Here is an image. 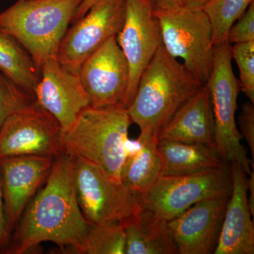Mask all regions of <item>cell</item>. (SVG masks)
Listing matches in <instances>:
<instances>
[{
	"instance_id": "obj_1",
	"label": "cell",
	"mask_w": 254,
	"mask_h": 254,
	"mask_svg": "<svg viewBox=\"0 0 254 254\" xmlns=\"http://www.w3.org/2000/svg\"><path fill=\"white\" fill-rule=\"evenodd\" d=\"M74 158L63 152L55 158L46 185L20 219L8 254H22L51 242L73 252L90 224L81 213L73 182Z\"/></svg>"
},
{
	"instance_id": "obj_2",
	"label": "cell",
	"mask_w": 254,
	"mask_h": 254,
	"mask_svg": "<svg viewBox=\"0 0 254 254\" xmlns=\"http://www.w3.org/2000/svg\"><path fill=\"white\" fill-rule=\"evenodd\" d=\"M204 86L162 46L142 73L127 108L141 133L156 135L177 110Z\"/></svg>"
},
{
	"instance_id": "obj_3",
	"label": "cell",
	"mask_w": 254,
	"mask_h": 254,
	"mask_svg": "<svg viewBox=\"0 0 254 254\" xmlns=\"http://www.w3.org/2000/svg\"><path fill=\"white\" fill-rule=\"evenodd\" d=\"M131 123L127 108L87 107L63 131V152L95 164L121 182Z\"/></svg>"
},
{
	"instance_id": "obj_4",
	"label": "cell",
	"mask_w": 254,
	"mask_h": 254,
	"mask_svg": "<svg viewBox=\"0 0 254 254\" xmlns=\"http://www.w3.org/2000/svg\"><path fill=\"white\" fill-rule=\"evenodd\" d=\"M83 0H18L0 12V31L13 37L41 69L57 57L60 43Z\"/></svg>"
},
{
	"instance_id": "obj_5",
	"label": "cell",
	"mask_w": 254,
	"mask_h": 254,
	"mask_svg": "<svg viewBox=\"0 0 254 254\" xmlns=\"http://www.w3.org/2000/svg\"><path fill=\"white\" fill-rule=\"evenodd\" d=\"M206 86L213 106L215 147L225 163H237L250 175L254 161L248 158L241 143L242 136L235 120L240 87L232 68L231 46L228 42L214 46L213 70Z\"/></svg>"
},
{
	"instance_id": "obj_6",
	"label": "cell",
	"mask_w": 254,
	"mask_h": 254,
	"mask_svg": "<svg viewBox=\"0 0 254 254\" xmlns=\"http://www.w3.org/2000/svg\"><path fill=\"white\" fill-rule=\"evenodd\" d=\"M161 28L163 46L197 79L208 83L214 61L213 30L203 9L177 6L155 11Z\"/></svg>"
},
{
	"instance_id": "obj_7",
	"label": "cell",
	"mask_w": 254,
	"mask_h": 254,
	"mask_svg": "<svg viewBox=\"0 0 254 254\" xmlns=\"http://www.w3.org/2000/svg\"><path fill=\"white\" fill-rule=\"evenodd\" d=\"M73 182L81 213L90 225H123L140 208L138 195L95 164L74 158Z\"/></svg>"
},
{
	"instance_id": "obj_8",
	"label": "cell",
	"mask_w": 254,
	"mask_h": 254,
	"mask_svg": "<svg viewBox=\"0 0 254 254\" xmlns=\"http://www.w3.org/2000/svg\"><path fill=\"white\" fill-rule=\"evenodd\" d=\"M232 177L228 165L193 175L160 176L138 195L142 208L168 221L198 202L230 195Z\"/></svg>"
},
{
	"instance_id": "obj_9",
	"label": "cell",
	"mask_w": 254,
	"mask_h": 254,
	"mask_svg": "<svg viewBox=\"0 0 254 254\" xmlns=\"http://www.w3.org/2000/svg\"><path fill=\"white\" fill-rule=\"evenodd\" d=\"M63 153L61 125L35 101L11 114L0 127V159L20 155L55 158Z\"/></svg>"
},
{
	"instance_id": "obj_10",
	"label": "cell",
	"mask_w": 254,
	"mask_h": 254,
	"mask_svg": "<svg viewBox=\"0 0 254 254\" xmlns=\"http://www.w3.org/2000/svg\"><path fill=\"white\" fill-rule=\"evenodd\" d=\"M126 0H99L85 16L68 28L57 53V59L71 72L78 73L90 55L123 27Z\"/></svg>"
},
{
	"instance_id": "obj_11",
	"label": "cell",
	"mask_w": 254,
	"mask_h": 254,
	"mask_svg": "<svg viewBox=\"0 0 254 254\" xmlns=\"http://www.w3.org/2000/svg\"><path fill=\"white\" fill-rule=\"evenodd\" d=\"M78 75L92 108L127 109L129 68L117 36L87 58Z\"/></svg>"
},
{
	"instance_id": "obj_12",
	"label": "cell",
	"mask_w": 254,
	"mask_h": 254,
	"mask_svg": "<svg viewBox=\"0 0 254 254\" xmlns=\"http://www.w3.org/2000/svg\"><path fill=\"white\" fill-rule=\"evenodd\" d=\"M117 40L129 68L128 107L142 73L163 46L160 22L150 0H126L125 21Z\"/></svg>"
},
{
	"instance_id": "obj_13",
	"label": "cell",
	"mask_w": 254,
	"mask_h": 254,
	"mask_svg": "<svg viewBox=\"0 0 254 254\" xmlns=\"http://www.w3.org/2000/svg\"><path fill=\"white\" fill-rule=\"evenodd\" d=\"M230 195L202 200L167 221L178 254H213Z\"/></svg>"
},
{
	"instance_id": "obj_14",
	"label": "cell",
	"mask_w": 254,
	"mask_h": 254,
	"mask_svg": "<svg viewBox=\"0 0 254 254\" xmlns=\"http://www.w3.org/2000/svg\"><path fill=\"white\" fill-rule=\"evenodd\" d=\"M34 101L58 120L63 131L90 106L78 73L64 67L57 57L49 58L42 65Z\"/></svg>"
},
{
	"instance_id": "obj_15",
	"label": "cell",
	"mask_w": 254,
	"mask_h": 254,
	"mask_svg": "<svg viewBox=\"0 0 254 254\" xmlns=\"http://www.w3.org/2000/svg\"><path fill=\"white\" fill-rule=\"evenodd\" d=\"M54 160L41 155H20L0 159L3 208L10 233L22 217L29 200L46 182Z\"/></svg>"
},
{
	"instance_id": "obj_16",
	"label": "cell",
	"mask_w": 254,
	"mask_h": 254,
	"mask_svg": "<svg viewBox=\"0 0 254 254\" xmlns=\"http://www.w3.org/2000/svg\"><path fill=\"white\" fill-rule=\"evenodd\" d=\"M229 166L232 191L213 254H254V225L248 203V177L237 163Z\"/></svg>"
},
{
	"instance_id": "obj_17",
	"label": "cell",
	"mask_w": 254,
	"mask_h": 254,
	"mask_svg": "<svg viewBox=\"0 0 254 254\" xmlns=\"http://www.w3.org/2000/svg\"><path fill=\"white\" fill-rule=\"evenodd\" d=\"M158 138L215 147L213 106L206 85L177 110L159 132Z\"/></svg>"
},
{
	"instance_id": "obj_18",
	"label": "cell",
	"mask_w": 254,
	"mask_h": 254,
	"mask_svg": "<svg viewBox=\"0 0 254 254\" xmlns=\"http://www.w3.org/2000/svg\"><path fill=\"white\" fill-rule=\"evenodd\" d=\"M160 176L193 175L222 168L225 163L216 147L158 141Z\"/></svg>"
},
{
	"instance_id": "obj_19",
	"label": "cell",
	"mask_w": 254,
	"mask_h": 254,
	"mask_svg": "<svg viewBox=\"0 0 254 254\" xmlns=\"http://www.w3.org/2000/svg\"><path fill=\"white\" fill-rule=\"evenodd\" d=\"M123 225L125 254H178L176 245L168 231L167 221L159 218L150 210L140 207Z\"/></svg>"
},
{
	"instance_id": "obj_20",
	"label": "cell",
	"mask_w": 254,
	"mask_h": 254,
	"mask_svg": "<svg viewBox=\"0 0 254 254\" xmlns=\"http://www.w3.org/2000/svg\"><path fill=\"white\" fill-rule=\"evenodd\" d=\"M156 135L140 133L136 141L129 140L121 175L122 183L138 195L160 176V158Z\"/></svg>"
},
{
	"instance_id": "obj_21",
	"label": "cell",
	"mask_w": 254,
	"mask_h": 254,
	"mask_svg": "<svg viewBox=\"0 0 254 254\" xmlns=\"http://www.w3.org/2000/svg\"><path fill=\"white\" fill-rule=\"evenodd\" d=\"M0 71L34 100L41 69L27 50L13 37L0 31Z\"/></svg>"
},
{
	"instance_id": "obj_22",
	"label": "cell",
	"mask_w": 254,
	"mask_h": 254,
	"mask_svg": "<svg viewBox=\"0 0 254 254\" xmlns=\"http://www.w3.org/2000/svg\"><path fill=\"white\" fill-rule=\"evenodd\" d=\"M73 253L125 254V233L120 223L90 225L89 230Z\"/></svg>"
},
{
	"instance_id": "obj_23",
	"label": "cell",
	"mask_w": 254,
	"mask_h": 254,
	"mask_svg": "<svg viewBox=\"0 0 254 254\" xmlns=\"http://www.w3.org/2000/svg\"><path fill=\"white\" fill-rule=\"evenodd\" d=\"M252 2L254 0H208L202 9L211 24L214 46L227 42L230 28Z\"/></svg>"
},
{
	"instance_id": "obj_24",
	"label": "cell",
	"mask_w": 254,
	"mask_h": 254,
	"mask_svg": "<svg viewBox=\"0 0 254 254\" xmlns=\"http://www.w3.org/2000/svg\"><path fill=\"white\" fill-rule=\"evenodd\" d=\"M231 55L240 72V91L254 104V41L234 44Z\"/></svg>"
},
{
	"instance_id": "obj_25",
	"label": "cell",
	"mask_w": 254,
	"mask_h": 254,
	"mask_svg": "<svg viewBox=\"0 0 254 254\" xmlns=\"http://www.w3.org/2000/svg\"><path fill=\"white\" fill-rule=\"evenodd\" d=\"M33 101L0 71V127L9 115Z\"/></svg>"
},
{
	"instance_id": "obj_26",
	"label": "cell",
	"mask_w": 254,
	"mask_h": 254,
	"mask_svg": "<svg viewBox=\"0 0 254 254\" xmlns=\"http://www.w3.org/2000/svg\"><path fill=\"white\" fill-rule=\"evenodd\" d=\"M254 41V2L250 5L247 11L232 25L227 36L230 44Z\"/></svg>"
},
{
	"instance_id": "obj_27",
	"label": "cell",
	"mask_w": 254,
	"mask_h": 254,
	"mask_svg": "<svg viewBox=\"0 0 254 254\" xmlns=\"http://www.w3.org/2000/svg\"><path fill=\"white\" fill-rule=\"evenodd\" d=\"M251 102L242 105V111L238 118V125L241 135L245 138L250 147L252 161L254 158V106Z\"/></svg>"
},
{
	"instance_id": "obj_28",
	"label": "cell",
	"mask_w": 254,
	"mask_h": 254,
	"mask_svg": "<svg viewBox=\"0 0 254 254\" xmlns=\"http://www.w3.org/2000/svg\"><path fill=\"white\" fill-rule=\"evenodd\" d=\"M10 245V232L5 221L3 208L2 177L0 170V249H6Z\"/></svg>"
},
{
	"instance_id": "obj_29",
	"label": "cell",
	"mask_w": 254,
	"mask_h": 254,
	"mask_svg": "<svg viewBox=\"0 0 254 254\" xmlns=\"http://www.w3.org/2000/svg\"><path fill=\"white\" fill-rule=\"evenodd\" d=\"M154 11H163L179 6L178 0H150Z\"/></svg>"
},
{
	"instance_id": "obj_30",
	"label": "cell",
	"mask_w": 254,
	"mask_h": 254,
	"mask_svg": "<svg viewBox=\"0 0 254 254\" xmlns=\"http://www.w3.org/2000/svg\"><path fill=\"white\" fill-rule=\"evenodd\" d=\"M98 1H99V0H83L81 5L78 7L77 12L75 15L74 19H73V21H77L80 18L83 17L85 14L88 12V10L91 9L92 6Z\"/></svg>"
},
{
	"instance_id": "obj_31",
	"label": "cell",
	"mask_w": 254,
	"mask_h": 254,
	"mask_svg": "<svg viewBox=\"0 0 254 254\" xmlns=\"http://www.w3.org/2000/svg\"><path fill=\"white\" fill-rule=\"evenodd\" d=\"M208 0H178L179 6L188 9H202Z\"/></svg>"
},
{
	"instance_id": "obj_32",
	"label": "cell",
	"mask_w": 254,
	"mask_h": 254,
	"mask_svg": "<svg viewBox=\"0 0 254 254\" xmlns=\"http://www.w3.org/2000/svg\"><path fill=\"white\" fill-rule=\"evenodd\" d=\"M250 177L248 178V190H250V197H248L249 206L251 213L254 214V173L252 172L250 174Z\"/></svg>"
}]
</instances>
